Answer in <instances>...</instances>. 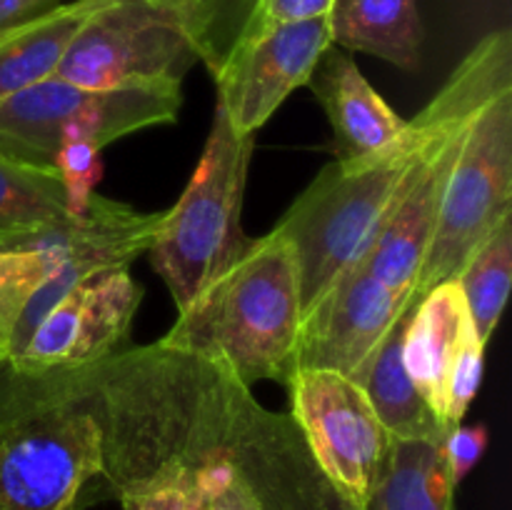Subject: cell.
Here are the masks:
<instances>
[{
	"mask_svg": "<svg viewBox=\"0 0 512 510\" xmlns=\"http://www.w3.org/2000/svg\"><path fill=\"white\" fill-rule=\"evenodd\" d=\"M512 90V35L493 30L460 60L395 145L358 163L325 165L275 228L298 255L303 315L358 263L418 178L430 148Z\"/></svg>",
	"mask_w": 512,
	"mask_h": 510,
	"instance_id": "6da1fadb",
	"label": "cell"
},
{
	"mask_svg": "<svg viewBox=\"0 0 512 510\" xmlns=\"http://www.w3.org/2000/svg\"><path fill=\"white\" fill-rule=\"evenodd\" d=\"M300 325L298 255L273 228L250 240L243 255L180 310L158 345L218 365L245 388L263 380L285 385L295 370Z\"/></svg>",
	"mask_w": 512,
	"mask_h": 510,
	"instance_id": "7a4b0ae2",
	"label": "cell"
},
{
	"mask_svg": "<svg viewBox=\"0 0 512 510\" xmlns=\"http://www.w3.org/2000/svg\"><path fill=\"white\" fill-rule=\"evenodd\" d=\"M105 498L103 430L73 370L0 373V510H85Z\"/></svg>",
	"mask_w": 512,
	"mask_h": 510,
	"instance_id": "3957f363",
	"label": "cell"
},
{
	"mask_svg": "<svg viewBox=\"0 0 512 510\" xmlns=\"http://www.w3.org/2000/svg\"><path fill=\"white\" fill-rule=\"evenodd\" d=\"M253 150L255 135L238 133L215 103L213 128L198 168L178 203L165 210L163 228L148 250L178 313L248 248L243 198Z\"/></svg>",
	"mask_w": 512,
	"mask_h": 510,
	"instance_id": "277c9868",
	"label": "cell"
},
{
	"mask_svg": "<svg viewBox=\"0 0 512 510\" xmlns=\"http://www.w3.org/2000/svg\"><path fill=\"white\" fill-rule=\"evenodd\" d=\"M180 108L183 83L175 80L95 90L53 75L0 100V155L55 170L63 140H88L103 150L138 130L175 123Z\"/></svg>",
	"mask_w": 512,
	"mask_h": 510,
	"instance_id": "5b68a950",
	"label": "cell"
},
{
	"mask_svg": "<svg viewBox=\"0 0 512 510\" xmlns=\"http://www.w3.org/2000/svg\"><path fill=\"white\" fill-rule=\"evenodd\" d=\"M220 58L215 35L183 10L150 0H105L70 43L58 78L83 88L183 83L198 60Z\"/></svg>",
	"mask_w": 512,
	"mask_h": 510,
	"instance_id": "8992f818",
	"label": "cell"
},
{
	"mask_svg": "<svg viewBox=\"0 0 512 510\" xmlns=\"http://www.w3.org/2000/svg\"><path fill=\"white\" fill-rule=\"evenodd\" d=\"M512 215V90L490 100L470 123L445 185L418 298L458 278L470 255Z\"/></svg>",
	"mask_w": 512,
	"mask_h": 510,
	"instance_id": "52a82bcc",
	"label": "cell"
},
{
	"mask_svg": "<svg viewBox=\"0 0 512 510\" xmlns=\"http://www.w3.org/2000/svg\"><path fill=\"white\" fill-rule=\"evenodd\" d=\"M285 388L290 420L318 468L350 508L365 510L393 445L365 390L325 368H295Z\"/></svg>",
	"mask_w": 512,
	"mask_h": 510,
	"instance_id": "ba28073f",
	"label": "cell"
},
{
	"mask_svg": "<svg viewBox=\"0 0 512 510\" xmlns=\"http://www.w3.org/2000/svg\"><path fill=\"white\" fill-rule=\"evenodd\" d=\"M165 210L143 213L118 200L90 195L88 205L75 218L40 230L18 248L33 250L45 265V280L25 305L13 335H10L5 360L23 345L33 325L48 313L50 305L78 285L98 275L125 270L143 253L153 248Z\"/></svg>",
	"mask_w": 512,
	"mask_h": 510,
	"instance_id": "9c48e42d",
	"label": "cell"
},
{
	"mask_svg": "<svg viewBox=\"0 0 512 510\" xmlns=\"http://www.w3.org/2000/svg\"><path fill=\"white\" fill-rule=\"evenodd\" d=\"M143 300V285L130 268L98 275L55 300L28 338L8 355L18 375L80 370L120 353Z\"/></svg>",
	"mask_w": 512,
	"mask_h": 510,
	"instance_id": "30bf717a",
	"label": "cell"
},
{
	"mask_svg": "<svg viewBox=\"0 0 512 510\" xmlns=\"http://www.w3.org/2000/svg\"><path fill=\"white\" fill-rule=\"evenodd\" d=\"M330 45L328 18L233 38L210 68L218 90L215 103L225 110L238 133L255 135L293 90L308 85Z\"/></svg>",
	"mask_w": 512,
	"mask_h": 510,
	"instance_id": "8fae6325",
	"label": "cell"
},
{
	"mask_svg": "<svg viewBox=\"0 0 512 510\" xmlns=\"http://www.w3.org/2000/svg\"><path fill=\"white\" fill-rule=\"evenodd\" d=\"M415 300L385 288L358 260L303 315L295 368H325L355 380Z\"/></svg>",
	"mask_w": 512,
	"mask_h": 510,
	"instance_id": "7c38bea8",
	"label": "cell"
},
{
	"mask_svg": "<svg viewBox=\"0 0 512 510\" xmlns=\"http://www.w3.org/2000/svg\"><path fill=\"white\" fill-rule=\"evenodd\" d=\"M468 128L470 123L450 130L430 148L418 178L413 180L393 215L385 220L368 253L360 258L370 275L403 298H418L420 270L433 238L445 185L453 173Z\"/></svg>",
	"mask_w": 512,
	"mask_h": 510,
	"instance_id": "4fadbf2b",
	"label": "cell"
},
{
	"mask_svg": "<svg viewBox=\"0 0 512 510\" xmlns=\"http://www.w3.org/2000/svg\"><path fill=\"white\" fill-rule=\"evenodd\" d=\"M308 88L328 115L338 163L373 158L398 143L405 133L408 120L385 103L383 95L360 73L358 63L338 45H330L318 60Z\"/></svg>",
	"mask_w": 512,
	"mask_h": 510,
	"instance_id": "5bb4252c",
	"label": "cell"
},
{
	"mask_svg": "<svg viewBox=\"0 0 512 510\" xmlns=\"http://www.w3.org/2000/svg\"><path fill=\"white\" fill-rule=\"evenodd\" d=\"M470 328L475 325L455 280L435 285L418 298L405 328V370L435 418L448 430L450 370Z\"/></svg>",
	"mask_w": 512,
	"mask_h": 510,
	"instance_id": "9a60e30c",
	"label": "cell"
},
{
	"mask_svg": "<svg viewBox=\"0 0 512 510\" xmlns=\"http://www.w3.org/2000/svg\"><path fill=\"white\" fill-rule=\"evenodd\" d=\"M333 45L368 53L405 73L423 60V20L418 0H335L328 15Z\"/></svg>",
	"mask_w": 512,
	"mask_h": 510,
	"instance_id": "2e32d148",
	"label": "cell"
},
{
	"mask_svg": "<svg viewBox=\"0 0 512 510\" xmlns=\"http://www.w3.org/2000/svg\"><path fill=\"white\" fill-rule=\"evenodd\" d=\"M103 3L70 0L0 33V100L53 78L75 35Z\"/></svg>",
	"mask_w": 512,
	"mask_h": 510,
	"instance_id": "e0dca14e",
	"label": "cell"
},
{
	"mask_svg": "<svg viewBox=\"0 0 512 510\" xmlns=\"http://www.w3.org/2000/svg\"><path fill=\"white\" fill-rule=\"evenodd\" d=\"M413 305L395 320L388 338L365 365L363 373L355 378V383L365 390L380 423L393 438H445L448 428L435 418L405 370L403 338Z\"/></svg>",
	"mask_w": 512,
	"mask_h": 510,
	"instance_id": "ac0fdd59",
	"label": "cell"
},
{
	"mask_svg": "<svg viewBox=\"0 0 512 510\" xmlns=\"http://www.w3.org/2000/svg\"><path fill=\"white\" fill-rule=\"evenodd\" d=\"M445 438H393L365 510H453Z\"/></svg>",
	"mask_w": 512,
	"mask_h": 510,
	"instance_id": "d6986e66",
	"label": "cell"
},
{
	"mask_svg": "<svg viewBox=\"0 0 512 510\" xmlns=\"http://www.w3.org/2000/svg\"><path fill=\"white\" fill-rule=\"evenodd\" d=\"M68 218L63 180L0 155V250L18 248L40 230Z\"/></svg>",
	"mask_w": 512,
	"mask_h": 510,
	"instance_id": "ffe728a7",
	"label": "cell"
},
{
	"mask_svg": "<svg viewBox=\"0 0 512 510\" xmlns=\"http://www.w3.org/2000/svg\"><path fill=\"white\" fill-rule=\"evenodd\" d=\"M512 280V215L475 250L458 273L460 293L468 305L480 343L488 345L503 318Z\"/></svg>",
	"mask_w": 512,
	"mask_h": 510,
	"instance_id": "44dd1931",
	"label": "cell"
},
{
	"mask_svg": "<svg viewBox=\"0 0 512 510\" xmlns=\"http://www.w3.org/2000/svg\"><path fill=\"white\" fill-rule=\"evenodd\" d=\"M43 280L45 265L33 250H0V348L3 350H8L10 335H13L20 315Z\"/></svg>",
	"mask_w": 512,
	"mask_h": 510,
	"instance_id": "7402d4cb",
	"label": "cell"
},
{
	"mask_svg": "<svg viewBox=\"0 0 512 510\" xmlns=\"http://www.w3.org/2000/svg\"><path fill=\"white\" fill-rule=\"evenodd\" d=\"M55 170L65 188V203H68V215L75 218L85 210L90 195L95 193L103 163H100V148H95L88 140L70 138L63 140L55 158Z\"/></svg>",
	"mask_w": 512,
	"mask_h": 510,
	"instance_id": "603a6c76",
	"label": "cell"
},
{
	"mask_svg": "<svg viewBox=\"0 0 512 510\" xmlns=\"http://www.w3.org/2000/svg\"><path fill=\"white\" fill-rule=\"evenodd\" d=\"M123 510H188V468L168 460L118 495Z\"/></svg>",
	"mask_w": 512,
	"mask_h": 510,
	"instance_id": "cb8c5ba5",
	"label": "cell"
},
{
	"mask_svg": "<svg viewBox=\"0 0 512 510\" xmlns=\"http://www.w3.org/2000/svg\"><path fill=\"white\" fill-rule=\"evenodd\" d=\"M335 0H245V13L235 38L265 33L290 23L328 18Z\"/></svg>",
	"mask_w": 512,
	"mask_h": 510,
	"instance_id": "d4e9b609",
	"label": "cell"
},
{
	"mask_svg": "<svg viewBox=\"0 0 512 510\" xmlns=\"http://www.w3.org/2000/svg\"><path fill=\"white\" fill-rule=\"evenodd\" d=\"M483 360H485V345L480 343L475 328L468 330L463 345H460L458 355H455L453 370H450L448 380V425L455 428L463 423L465 413H468L470 403L475 400L483 380Z\"/></svg>",
	"mask_w": 512,
	"mask_h": 510,
	"instance_id": "484cf974",
	"label": "cell"
},
{
	"mask_svg": "<svg viewBox=\"0 0 512 510\" xmlns=\"http://www.w3.org/2000/svg\"><path fill=\"white\" fill-rule=\"evenodd\" d=\"M445 460H448V473L453 485L458 488L465 475L478 465L488 448V430L485 425H463L458 423L445 435Z\"/></svg>",
	"mask_w": 512,
	"mask_h": 510,
	"instance_id": "4316f807",
	"label": "cell"
},
{
	"mask_svg": "<svg viewBox=\"0 0 512 510\" xmlns=\"http://www.w3.org/2000/svg\"><path fill=\"white\" fill-rule=\"evenodd\" d=\"M65 0H0V33L55 8Z\"/></svg>",
	"mask_w": 512,
	"mask_h": 510,
	"instance_id": "83f0119b",
	"label": "cell"
},
{
	"mask_svg": "<svg viewBox=\"0 0 512 510\" xmlns=\"http://www.w3.org/2000/svg\"><path fill=\"white\" fill-rule=\"evenodd\" d=\"M150 3H160L168 5V8L183 10V13H188L190 18L203 23L205 28L215 35V23H218L220 13H223L225 5L233 3V0H150ZM238 3L245 5V0H238Z\"/></svg>",
	"mask_w": 512,
	"mask_h": 510,
	"instance_id": "f1b7e54d",
	"label": "cell"
},
{
	"mask_svg": "<svg viewBox=\"0 0 512 510\" xmlns=\"http://www.w3.org/2000/svg\"><path fill=\"white\" fill-rule=\"evenodd\" d=\"M188 510H208V505H205L198 495H193L188 490Z\"/></svg>",
	"mask_w": 512,
	"mask_h": 510,
	"instance_id": "f546056e",
	"label": "cell"
},
{
	"mask_svg": "<svg viewBox=\"0 0 512 510\" xmlns=\"http://www.w3.org/2000/svg\"><path fill=\"white\" fill-rule=\"evenodd\" d=\"M3 368H5V350L0 348V373H3Z\"/></svg>",
	"mask_w": 512,
	"mask_h": 510,
	"instance_id": "4dcf8cb0",
	"label": "cell"
}]
</instances>
